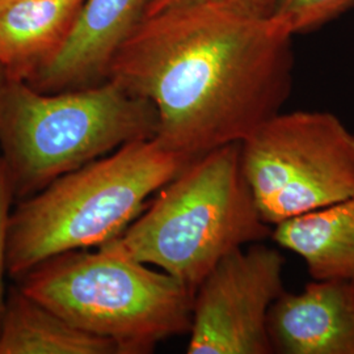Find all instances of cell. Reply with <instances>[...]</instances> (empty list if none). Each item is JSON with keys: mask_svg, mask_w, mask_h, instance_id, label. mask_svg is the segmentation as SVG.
<instances>
[{"mask_svg": "<svg viewBox=\"0 0 354 354\" xmlns=\"http://www.w3.org/2000/svg\"><path fill=\"white\" fill-rule=\"evenodd\" d=\"M155 0H84L62 50L29 84L41 92L84 88L108 80L115 53Z\"/></svg>", "mask_w": 354, "mask_h": 354, "instance_id": "8", "label": "cell"}, {"mask_svg": "<svg viewBox=\"0 0 354 354\" xmlns=\"http://www.w3.org/2000/svg\"><path fill=\"white\" fill-rule=\"evenodd\" d=\"M190 162L155 137L133 140L21 200L10 219L8 276L113 241Z\"/></svg>", "mask_w": 354, "mask_h": 354, "instance_id": "2", "label": "cell"}, {"mask_svg": "<svg viewBox=\"0 0 354 354\" xmlns=\"http://www.w3.org/2000/svg\"><path fill=\"white\" fill-rule=\"evenodd\" d=\"M270 236L304 260L313 279L354 283V194L281 222Z\"/></svg>", "mask_w": 354, "mask_h": 354, "instance_id": "11", "label": "cell"}, {"mask_svg": "<svg viewBox=\"0 0 354 354\" xmlns=\"http://www.w3.org/2000/svg\"><path fill=\"white\" fill-rule=\"evenodd\" d=\"M292 38L273 17L214 4L167 7L124 42L108 79L151 102L155 138L194 160L282 112L294 83Z\"/></svg>", "mask_w": 354, "mask_h": 354, "instance_id": "1", "label": "cell"}, {"mask_svg": "<svg viewBox=\"0 0 354 354\" xmlns=\"http://www.w3.org/2000/svg\"><path fill=\"white\" fill-rule=\"evenodd\" d=\"M84 0H26L0 10V67L29 83L62 50Z\"/></svg>", "mask_w": 354, "mask_h": 354, "instance_id": "10", "label": "cell"}, {"mask_svg": "<svg viewBox=\"0 0 354 354\" xmlns=\"http://www.w3.org/2000/svg\"><path fill=\"white\" fill-rule=\"evenodd\" d=\"M241 165L274 227L353 196L354 134L329 112H279L241 142Z\"/></svg>", "mask_w": 354, "mask_h": 354, "instance_id": "6", "label": "cell"}, {"mask_svg": "<svg viewBox=\"0 0 354 354\" xmlns=\"http://www.w3.org/2000/svg\"><path fill=\"white\" fill-rule=\"evenodd\" d=\"M6 82H7V76H6L4 70L0 67V99H1V93H3V88H4Z\"/></svg>", "mask_w": 354, "mask_h": 354, "instance_id": "16", "label": "cell"}, {"mask_svg": "<svg viewBox=\"0 0 354 354\" xmlns=\"http://www.w3.org/2000/svg\"><path fill=\"white\" fill-rule=\"evenodd\" d=\"M283 266L263 241L223 257L194 292L187 353H273L268 317L285 292Z\"/></svg>", "mask_w": 354, "mask_h": 354, "instance_id": "7", "label": "cell"}, {"mask_svg": "<svg viewBox=\"0 0 354 354\" xmlns=\"http://www.w3.org/2000/svg\"><path fill=\"white\" fill-rule=\"evenodd\" d=\"M272 228L243 175L241 143H231L185 165L108 244L196 292L228 253L266 241Z\"/></svg>", "mask_w": 354, "mask_h": 354, "instance_id": "3", "label": "cell"}, {"mask_svg": "<svg viewBox=\"0 0 354 354\" xmlns=\"http://www.w3.org/2000/svg\"><path fill=\"white\" fill-rule=\"evenodd\" d=\"M20 1H26V0H0V10L12 6L15 3H20Z\"/></svg>", "mask_w": 354, "mask_h": 354, "instance_id": "17", "label": "cell"}, {"mask_svg": "<svg viewBox=\"0 0 354 354\" xmlns=\"http://www.w3.org/2000/svg\"><path fill=\"white\" fill-rule=\"evenodd\" d=\"M354 8V0H279L272 17L294 37L315 32Z\"/></svg>", "mask_w": 354, "mask_h": 354, "instance_id": "13", "label": "cell"}, {"mask_svg": "<svg viewBox=\"0 0 354 354\" xmlns=\"http://www.w3.org/2000/svg\"><path fill=\"white\" fill-rule=\"evenodd\" d=\"M279 0H155L149 13L156 12L167 7L185 4H214L231 8L253 16L272 17ZM147 13V15H149Z\"/></svg>", "mask_w": 354, "mask_h": 354, "instance_id": "15", "label": "cell"}, {"mask_svg": "<svg viewBox=\"0 0 354 354\" xmlns=\"http://www.w3.org/2000/svg\"><path fill=\"white\" fill-rule=\"evenodd\" d=\"M156 131L151 102L109 79L61 92L7 79L0 99V158L13 197L21 200L127 143L153 138Z\"/></svg>", "mask_w": 354, "mask_h": 354, "instance_id": "4", "label": "cell"}, {"mask_svg": "<svg viewBox=\"0 0 354 354\" xmlns=\"http://www.w3.org/2000/svg\"><path fill=\"white\" fill-rule=\"evenodd\" d=\"M273 353L354 354V283L310 282L285 291L268 317Z\"/></svg>", "mask_w": 354, "mask_h": 354, "instance_id": "9", "label": "cell"}, {"mask_svg": "<svg viewBox=\"0 0 354 354\" xmlns=\"http://www.w3.org/2000/svg\"><path fill=\"white\" fill-rule=\"evenodd\" d=\"M17 281L77 328L113 342L118 354L152 353L189 332L194 291L108 243L55 256Z\"/></svg>", "mask_w": 354, "mask_h": 354, "instance_id": "5", "label": "cell"}, {"mask_svg": "<svg viewBox=\"0 0 354 354\" xmlns=\"http://www.w3.org/2000/svg\"><path fill=\"white\" fill-rule=\"evenodd\" d=\"M13 190L7 167L0 158V323L4 314L7 294L6 276H8L7 269V248H8V227L11 219V203Z\"/></svg>", "mask_w": 354, "mask_h": 354, "instance_id": "14", "label": "cell"}, {"mask_svg": "<svg viewBox=\"0 0 354 354\" xmlns=\"http://www.w3.org/2000/svg\"><path fill=\"white\" fill-rule=\"evenodd\" d=\"M0 354H118L113 342L77 328L19 286L7 294Z\"/></svg>", "mask_w": 354, "mask_h": 354, "instance_id": "12", "label": "cell"}]
</instances>
